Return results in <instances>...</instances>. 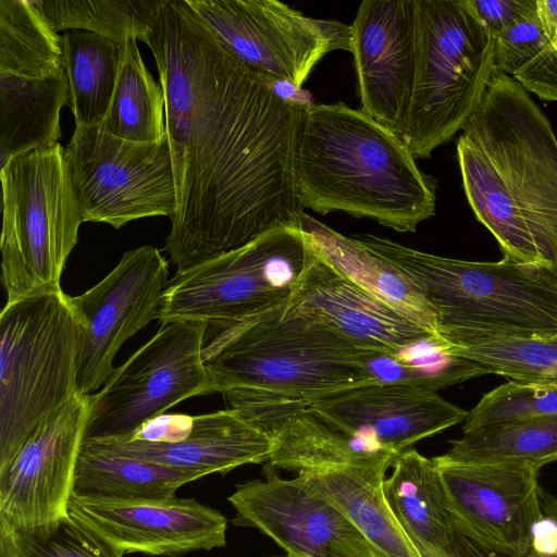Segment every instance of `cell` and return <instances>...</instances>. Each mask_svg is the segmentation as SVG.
I'll return each mask as SVG.
<instances>
[{"label": "cell", "instance_id": "1", "mask_svg": "<svg viewBox=\"0 0 557 557\" xmlns=\"http://www.w3.org/2000/svg\"><path fill=\"white\" fill-rule=\"evenodd\" d=\"M146 45L165 96L176 272L299 225L294 152L304 102L230 54L186 0H166Z\"/></svg>", "mask_w": 557, "mask_h": 557}, {"label": "cell", "instance_id": "2", "mask_svg": "<svg viewBox=\"0 0 557 557\" xmlns=\"http://www.w3.org/2000/svg\"><path fill=\"white\" fill-rule=\"evenodd\" d=\"M301 207L345 212L397 232H414L435 213L436 183L405 140L361 109L305 103L294 152Z\"/></svg>", "mask_w": 557, "mask_h": 557}, {"label": "cell", "instance_id": "3", "mask_svg": "<svg viewBox=\"0 0 557 557\" xmlns=\"http://www.w3.org/2000/svg\"><path fill=\"white\" fill-rule=\"evenodd\" d=\"M202 355L211 393L242 414L376 384L354 343L287 302L214 332Z\"/></svg>", "mask_w": 557, "mask_h": 557}, {"label": "cell", "instance_id": "4", "mask_svg": "<svg viewBox=\"0 0 557 557\" xmlns=\"http://www.w3.org/2000/svg\"><path fill=\"white\" fill-rule=\"evenodd\" d=\"M352 237L408 276L434 311L448 349L557 335V267L475 262L420 251L373 234Z\"/></svg>", "mask_w": 557, "mask_h": 557}, {"label": "cell", "instance_id": "5", "mask_svg": "<svg viewBox=\"0 0 557 557\" xmlns=\"http://www.w3.org/2000/svg\"><path fill=\"white\" fill-rule=\"evenodd\" d=\"M417 59L400 137L416 159L430 158L462 131L494 69V36L468 0H417Z\"/></svg>", "mask_w": 557, "mask_h": 557}, {"label": "cell", "instance_id": "6", "mask_svg": "<svg viewBox=\"0 0 557 557\" xmlns=\"http://www.w3.org/2000/svg\"><path fill=\"white\" fill-rule=\"evenodd\" d=\"M1 282L7 301L61 292L78 239L81 206L60 143L29 150L1 168Z\"/></svg>", "mask_w": 557, "mask_h": 557}, {"label": "cell", "instance_id": "7", "mask_svg": "<svg viewBox=\"0 0 557 557\" xmlns=\"http://www.w3.org/2000/svg\"><path fill=\"white\" fill-rule=\"evenodd\" d=\"M81 325L62 290L7 301L0 314V467L78 393Z\"/></svg>", "mask_w": 557, "mask_h": 557}, {"label": "cell", "instance_id": "8", "mask_svg": "<svg viewBox=\"0 0 557 557\" xmlns=\"http://www.w3.org/2000/svg\"><path fill=\"white\" fill-rule=\"evenodd\" d=\"M300 228H272L169 281L158 320L202 322L218 332L285 305L311 256Z\"/></svg>", "mask_w": 557, "mask_h": 557}, {"label": "cell", "instance_id": "9", "mask_svg": "<svg viewBox=\"0 0 557 557\" xmlns=\"http://www.w3.org/2000/svg\"><path fill=\"white\" fill-rule=\"evenodd\" d=\"M496 166L545 264L557 267V137L511 76L494 71L462 134Z\"/></svg>", "mask_w": 557, "mask_h": 557}, {"label": "cell", "instance_id": "10", "mask_svg": "<svg viewBox=\"0 0 557 557\" xmlns=\"http://www.w3.org/2000/svg\"><path fill=\"white\" fill-rule=\"evenodd\" d=\"M207 331L202 322L163 323L91 394L85 440L128 435L187 398L212 394L202 355Z\"/></svg>", "mask_w": 557, "mask_h": 557}, {"label": "cell", "instance_id": "11", "mask_svg": "<svg viewBox=\"0 0 557 557\" xmlns=\"http://www.w3.org/2000/svg\"><path fill=\"white\" fill-rule=\"evenodd\" d=\"M65 159L84 222L121 228L131 221L176 210V185L168 137L136 143L99 125L75 126Z\"/></svg>", "mask_w": 557, "mask_h": 557}, {"label": "cell", "instance_id": "12", "mask_svg": "<svg viewBox=\"0 0 557 557\" xmlns=\"http://www.w3.org/2000/svg\"><path fill=\"white\" fill-rule=\"evenodd\" d=\"M186 1L230 54L276 84L300 89L329 52H351L350 25L276 0Z\"/></svg>", "mask_w": 557, "mask_h": 557}, {"label": "cell", "instance_id": "13", "mask_svg": "<svg viewBox=\"0 0 557 557\" xmlns=\"http://www.w3.org/2000/svg\"><path fill=\"white\" fill-rule=\"evenodd\" d=\"M91 394H77L45 417L0 467V521L14 532L47 535L69 519Z\"/></svg>", "mask_w": 557, "mask_h": 557}, {"label": "cell", "instance_id": "14", "mask_svg": "<svg viewBox=\"0 0 557 557\" xmlns=\"http://www.w3.org/2000/svg\"><path fill=\"white\" fill-rule=\"evenodd\" d=\"M169 283V264L159 249L145 245L126 251L99 283L70 297L81 325L77 388L101 389L114 371L120 347L152 320Z\"/></svg>", "mask_w": 557, "mask_h": 557}, {"label": "cell", "instance_id": "15", "mask_svg": "<svg viewBox=\"0 0 557 557\" xmlns=\"http://www.w3.org/2000/svg\"><path fill=\"white\" fill-rule=\"evenodd\" d=\"M237 485L228 502L238 523L272 539L289 557H384L310 473Z\"/></svg>", "mask_w": 557, "mask_h": 557}, {"label": "cell", "instance_id": "16", "mask_svg": "<svg viewBox=\"0 0 557 557\" xmlns=\"http://www.w3.org/2000/svg\"><path fill=\"white\" fill-rule=\"evenodd\" d=\"M437 465L459 533L479 546L523 557L534 525L544 517L540 468L523 463Z\"/></svg>", "mask_w": 557, "mask_h": 557}, {"label": "cell", "instance_id": "17", "mask_svg": "<svg viewBox=\"0 0 557 557\" xmlns=\"http://www.w3.org/2000/svg\"><path fill=\"white\" fill-rule=\"evenodd\" d=\"M67 512L121 555L178 557L226 544L227 519L194 498L116 499L73 493Z\"/></svg>", "mask_w": 557, "mask_h": 557}, {"label": "cell", "instance_id": "18", "mask_svg": "<svg viewBox=\"0 0 557 557\" xmlns=\"http://www.w3.org/2000/svg\"><path fill=\"white\" fill-rule=\"evenodd\" d=\"M417 0H364L351 27L361 110L400 136L417 59Z\"/></svg>", "mask_w": 557, "mask_h": 557}, {"label": "cell", "instance_id": "19", "mask_svg": "<svg viewBox=\"0 0 557 557\" xmlns=\"http://www.w3.org/2000/svg\"><path fill=\"white\" fill-rule=\"evenodd\" d=\"M307 408L334 430L393 454L465 422L469 414L437 391L409 384L359 386Z\"/></svg>", "mask_w": 557, "mask_h": 557}, {"label": "cell", "instance_id": "20", "mask_svg": "<svg viewBox=\"0 0 557 557\" xmlns=\"http://www.w3.org/2000/svg\"><path fill=\"white\" fill-rule=\"evenodd\" d=\"M287 307L359 349L397 351L435 335L342 275L313 249Z\"/></svg>", "mask_w": 557, "mask_h": 557}, {"label": "cell", "instance_id": "21", "mask_svg": "<svg viewBox=\"0 0 557 557\" xmlns=\"http://www.w3.org/2000/svg\"><path fill=\"white\" fill-rule=\"evenodd\" d=\"M83 445L203 475L225 473L248 463L268 462L273 451L271 436L230 408L191 416L187 430L176 442L151 443L119 436L87 438Z\"/></svg>", "mask_w": 557, "mask_h": 557}, {"label": "cell", "instance_id": "22", "mask_svg": "<svg viewBox=\"0 0 557 557\" xmlns=\"http://www.w3.org/2000/svg\"><path fill=\"white\" fill-rule=\"evenodd\" d=\"M242 416L271 436L273 451L267 463L296 474L375 463L396 455L334 430L307 407L270 408Z\"/></svg>", "mask_w": 557, "mask_h": 557}, {"label": "cell", "instance_id": "23", "mask_svg": "<svg viewBox=\"0 0 557 557\" xmlns=\"http://www.w3.org/2000/svg\"><path fill=\"white\" fill-rule=\"evenodd\" d=\"M299 226L312 249L332 268L437 336L433 309L412 281L392 263L305 211Z\"/></svg>", "mask_w": 557, "mask_h": 557}, {"label": "cell", "instance_id": "24", "mask_svg": "<svg viewBox=\"0 0 557 557\" xmlns=\"http://www.w3.org/2000/svg\"><path fill=\"white\" fill-rule=\"evenodd\" d=\"M391 468L384 494L404 530L446 556L457 557L461 534L434 459L409 448L395 455Z\"/></svg>", "mask_w": 557, "mask_h": 557}, {"label": "cell", "instance_id": "25", "mask_svg": "<svg viewBox=\"0 0 557 557\" xmlns=\"http://www.w3.org/2000/svg\"><path fill=\"white\" fill-rule=\"evenodd\" d=\"M69 101L66 72L50 76L0 73L1 168L17 154L58 144L60 112Z\"/></svg>", "mask_w": 557, "mask_h": 557}, {"label": "cell", "instance_id": "26", "mask_svg": "<svg viewBox=\"0 0 557 557\" xmlns=\"http://www.w3.org/2000/svg\"><path fill=\"white\" fill-rule=\"evenodd\" d=\"M393 460L310 474L384 557H421L385 498L383 485Z\"/></svg>", "mask_w": 557, "mask_h": 557}, {"label": "cell", "instance_id": "27", "mask_svg": "<svg viewBox=\"0 0 557 557\" xmlns=\"http://www.w3.org/2000/svg\"><path fill=\"white\" fill-rule=\"evenodd\" d=\"M457 160L468 203L499 244L504 258L517 263L547 265L506 182L490 158L460 135Z\"/></svg>", "mask_w": 557, "mask_h": 557}, {"label": "cell", "instance_id": "28", "mask_svg": "<svg viewBox=\"0 0 557 557\" xmlns=\"http://www.w3.org/2000/svg\"><path fill=\"white\" fill-rule=\"evenodd\" d=\"M202 473L119 456L83 445L75 470L78 496L116 499H161L175 496L186 483Z\"/></svg>", "mask_w": 557, "mask_h": 557}, {"label": "cell", "instance_id": "29", "mask_svg": "<svg viewBox=\"0 0 557 557\" xmlns=\"http://www.w3.org/2000/svg\"><path fill=\"white\" fill-rule=\"evenodd\" d=\"M61 37L75 124L100 125L112 100L125 42L83 29L64 30Z\"/></svg>", "mask_w": 557, "mask_h": 557}, {"label": "cell", "instance_id": "30", "mask_svg": "<svg viewBox=\"0 0 557 557\" xmlns=\"http://www.w3.org/2000/svg\"><path fill=\"white\" fill-rule=\"evenodd\" d=\"M440 458L458 463H523L541 469L557 461V416L494 423L462 432Z\"/></svg>", "mask_w": 557, "mask_h": 557}, {"label": "cell", "instance_id": "31", "mask_svg": "<svg viewBox=\"0 0 557 557\" xmlns=\"http://www.w3.org/2000/svg\"><path fill=\"white\" fill-rule=\"evenodd\" d=\"M137 41H125L112 100L99 127L124 140L157 143L166 137L165 96L145 66Z\"/></svg>", "mask_w": 557, "mask_h": 557}, {"label": "cell", "instance_id": "32", "mask_svg": "<svg viewBox=\"0 0 557 557\" xmlns=\"http://www.w3.org/2000/svg\"><path fill=\"white\" fill-rule=\"evenodd\" d=\"M359 357L376 384H409L437 391L488 373L480 363L451 352L435 335L397 351L359 349Z\"/></svg>", "mask_w": 557, "mask_h": 557}, {"label": "cell", "instance_id": "33", "mask_svg": "<svg viewBox=\"0 0 557 557\" xmlns=\"http://www.w3.org/2000/svg\"><path fill=\"white\" fill-rule=\"evenodd\" d=\"M166 0H33L55 32L83 29L119 42L146 44Z\"/></svg>", "mask_w": 557, "mask_h": 557}, {"label": "cell", "instance_id": "34", "mask_svg": "<svg viewBox=\"0 0 557 557\" xmlns=\"http://www.w3.org/2000/svg\"><path fill=\"white\" fill-rule=\"evenodd\" d=\"M449 350L510 381L557 385V335L504 338Z\"/></svg>", "mask_w": 557, "mask_h": 557}, {"label": "cell", "instance_id": "35", "mask_svg": "<svg viewBox=\"0 0 557 557\" xmlns=\"http://www.w3.org/2000/svg\"><path fill=\"white\" fill-rule=\"evenodd\" d=\"M546 416H557V385L509 381L485 394L469 411L462 432Z\"/></svg>", "mask_w": 557, "mask_h": 557}, {"label": "cell", "instance_id": "36", "mask_svg": "<svg viewBox=\"0 0 557 557\" xmlns=\"http://www.w3.org/2000/svg\"><path fill=\"white\" fill-rule=\"evenodd\" d=\"M14 533L20 557H123L71 518L47 535Z\"/></svg>", "mask_w": 557, "mask_h": 557}, {"label": "cell", "instance_id": "37", "mask_svg": "<svg viewBox=\"0 0 557 557\" xmlns=\"http://www.w3.org/2000/svg\"><path fill=\"white\" fill-rule=\"evenodd\" d=\"M547 47L535 11L494 36V69L513 76Z\"/></svg>", "mask_w": 557, "mask_h": 557}, {"label": "cell", "instance_id": "38", "mask_svg": "<svg viewBox=\"0 0 557 557\" xmlns=\"http://www.w3.org/2000/svg\"><path fill=\"white\" fill-rule=\"evenodd\" d=\"M511 77L529 94L545 101H557V51L547 47Z\"/></svg>", "mask_w": 557, "mask_h": 557}, {"label": "cell", "instance_id": "39", "mask_svg": "<svg viewBox=\"0 0 557 557\" xmlns=\"http://www.w3.org/2000/svg\"><path fill=\"white\" fill-rule=\"evenodd\" d=\"M493 36L535 12V0H468Z\"/></svg>", "mask_w": 557, "mask_h": 557}, {"label": "cell", "instance_id": "40", "mask_svg": "<svg viewBox=\"0 0 557 557\" xmlns=\"http://www.w3.org/2000/svg\"><path fill=\"white\" fill-rule=\"evenodd\" d=\"M535 11L548 47L557 51V0H535Z\"/></svg>", "mask_w": 557, "mask_h": 557}, {"label": "cell", "instance_id": "41", "mask_svg": "<svg viewBox=\"0 0 557 557\" xmlns=\"http://www.w3.org/2000/svg\"><path fill=\"white\" fill-rule=\"evenodd\" d=\"M457 557H509L500 555L491 550H487L470 539L460 535L457 546ZM523 557H557V548L539 552L530 549L529 553Z\"/></svg>", "mask_w": 557, "mask_h": 557}, {"label": "cell", "instance_id": "42", "mask_svg": "<svg viewBox=\"0 0 557 557\" xmlns=\"http://www.w3.org/2000/svg\"><path fill=\"white\" fill-rule=\"evenodd\" d=\"M0 557H20L14 531L0 521Z\"/></svg>", "mask_w": 557, "mask_h": 557}, {"label": "cell", "instance_id": "43", "mask_svg": "<svg viewBox=\"0 0 557 557\" xmlns=\"http://www.w3.org/2000/svg\"><path fill=\"white\" fill-rule=\"evenodd\" d=\"M541 503L544 513L557 519V497L542 490Z\"/></svg>", "mask_w": 557, "mask_h": 557}, {"label": "cell", "instance_id": "44", "mask_svg": "<svg viewBox=\"0 0 557 557\" xmlns=\"http://www.w3.org/2000/svg\"><path fill=\"white\" fill-rule=\"evenodd\" d=\"M286 557H289V556H286Z\"/></svg>", "mask_w": 557, "mask_h": 557}]
</instances>
